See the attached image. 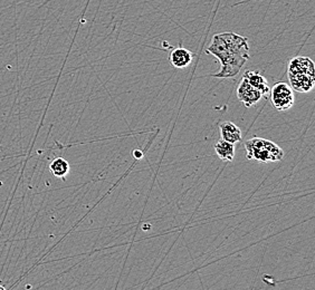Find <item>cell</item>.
Segmentation results:
<instances>
[{
    "mask_svg": "<svg viewBox=\"0 0 315 290\" xmlns=\"http://www.w3.org/2000/svg\"><path fill=\"white\" fill-rule=\"evenodd\" d=\"M246 37L235 33L217 34L206 49L219 61L221 68L219 73L214 74L217 79H231L240 72L249 58V46Z\"/></svg>",
    "mask_w": 315,
    "mask_h": 290,
    "instance_id": "6da1fadb",
    "label": "cell"
},
{
    "mask_svg": "<svg viewBox=\"0 0 315 290\" xmlns=\"http://www.w3.org/2000/svg\"><path fill=\"white\" fill-rule=\"evenodd\" d=\"M248 160L260 162H279L284 158V151L274 142L262 138H254L245 142Z\"/></svg>",
    "mask_w": 315,
    "mask_h": 290,
    "instance_id": "7a4b0ae2",
    "label": "cell"
},
{
    "mask_svg": "<svg viewBox=\"0 0 315 290\" xmlns=\"http://www.w3.org/2000/svg\"><path fill=\"white\" fill-rule=\"evenodd\" d=\"M269 94L273 106L280 112L287 111L294 105V93L290 84L284 82L276 83Z\"/></svg>",
    "mask_w": 315,
    "mask_h": 290,
    "instance_id": "3957f363",
    "label": "cell"
},
{
    "mask_svg": "<svg viewBox=\"0 0 315 290\" xmlns=\"http://www.w3.org/2000/svg\"><path fill=\"white\" fill-rule=\"evenodd\" d=\"M237 98L243 103L244 105L250 107L256 105L260 100L263 98L261 92L257 91L250 84L244 79L239 83L238 88H237Z\"/></svg>",
    "mask_w": 315,
    "mask_h": 290,
    "instance_id": "277c9868",
    "label": "cell"
},
{
    "mask_svg": "<svg viewBox=\"0 0 315 290\" xmlns=\"http://www.w3.org/2000/svg\"><path fill=\"white\" fill-rule=\"evenodd\" d=\"M290 86L299 93H308L314 87V75L307 73L287 74Z\"/></svg>",
    "mask_w": 315,
    "mask_h": 290,
    "instance_id": "5b68a950",
    "label": "cell"
},
{
    "mask_svg": "<svg viewBox=\"0 0 315 290\" xmlns=\"http://www.w3.org/2000/svg\"><path fill=\"white\" fill-rule=\"evenodd\" d=\"M192 57H194V55H192L189 49L180 46L177 48H173L170 51L169 62L175 68L183 69L188 65H190L192 62Z\"/></svg>",
    "mask_w": 315,
    "mask_h": 290,
    "instance_id": "8992f818",
    "label": "cell"
},
{
    "mask_svg": "<svg viewBox=\"0 0 315 290\" xmlns=\"http://www.w3.org/2000/svg\"><path fill=\"white\" fill-rule=\"evenodd\" d=\"M244 79H245L250 85L254 88H256L257 91L261 92L263 98H267L271 92V88L268 86V83L266 79L263 76L260 72H255V70H247L244 74Z\"/></svg>",
    "mask_w": 315,
    "mask_h": 290,
    "instance_id": "52a82bcc",
    "label": "cell"
},
{
    "mask_svg": "<svg viewBox=\"0 0 315 290\" xmlns=\"http://www.w3.org/2000/svg\"><path fill=\"white\" fill-rule=\"evenodd\" d=\"M307 73L314 75V63L307 57H294L288 63L287 74Z\"/></svg>",
    "mask_w": 315,
    "mask_h": 290,
    "instance_id": "ba28073f",
    "label": "cell"
},
{
    "mask_svg": "<svg viewBox=\"0 0 315 290\" xmlns=\"http://www.w3.org/2000/svg\"><path fill=\"white\" fill-rule=\"evenodd\" d=\"M219 130L221 139L230 142V143L236 144L242 140V130L233 122H224L223 124H220Z\"/></svg>",
    "mask_w": 315,
    "mask_h": 290,
    "instance_id": "9c48e42d",
    "label": "cell"
},
{
    "mask_svg": "<svg viewBox=\"0 0 315 290\" xmlns=\"http://www.w3.org/2000/svg\"><path fill=\"white\" fill-rule=\"evenodd\" d=\"M215 152L220 160L225 162H231L235 158V144L221 139L215 144Z\"/></svg>",
    "mask_w": 315,
    "mask_h": 290,
    "instance_id": "30bf717a",
    "label": "cell"
},
{
    "mask_svg": "<svg viewBox=\"0 0 315 290\" xmlns=\"http://www.w3.org/2000/svg\"><path fill=\"white\" fill-rule=\"evenodd\" d=\"M69 163L65 159L56 158L49 164V171L54 177L60 179H65V177L69 172Z\"/></svg>",
    "mask_w": 315,
    "mask_h": 290,
    "instance_id": "8fae6325",
    "label": "cell"
},
{
    "mask_svg": "<svg viewBox=\"0 0 315 290\" xmlns=\"http://www.w3.org/2000/svg\"><path fill=\"white\" fill-rule=\"evenodd\" d=\"M133 154H134V157L138 158V159H141V158H142V153H141L140 151H134V153H133Z\"/></svg>",
    "mask_w": 315,
    "mask_h": 290,
    "instance_id": "7c38bea8",
    "label": "cell"
},
{
    "mask_svg": "<svg viewBox=\"0 0 315 290\" xmlns=\"http://www.w3.org/2000/svg\"><path fill=\"white\" fill-rule=\"evenodd\" d=\"M0 290H5V287H4V286H2V285H0Z\"/></svg>",
    "mask_w": 315,
    "mask_h": 290,
    "instance_id": "4fadbf2b",
    "label": "cell"
}]
</instances>
